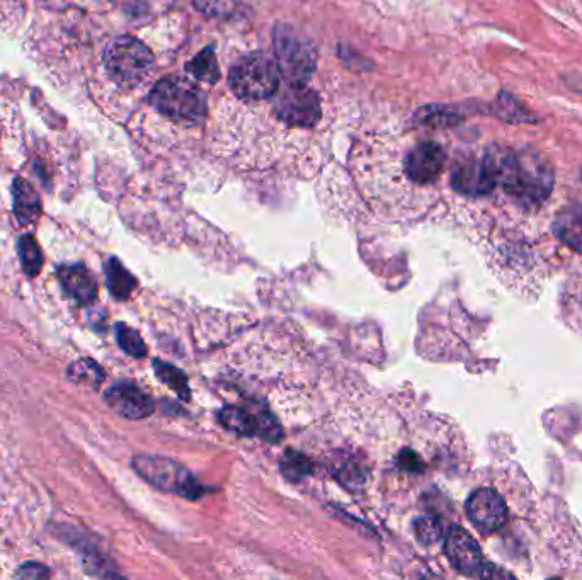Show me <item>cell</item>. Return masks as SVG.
Wrapping results in <instances>:
<instances>
[{
	"label": "cell",
	"instance_id": "obj_17",
	"mask_svg": "<svg viewBox=\"0 0 582 580\" xmlns=\"http://www.w3.org/2000/svg\"><path fill=\"white\" fill-rule=\"evenodd\" d=\"M106 276H108L109 291L116 300H126L137 288V279L133 278L132 274L128 273V269L115 257L109 259Z\"/></svg>",
	"mask_w": 582,
	"mask_h": 580
},
{
	"label": "cell",
	"instance_id": "obj_15",
	"mask_svg": "<svg viewBox=\"0 0 582 580\" xmlns=\"http://www.w3.org/2000/svg\"><path fill=\"white\" fill-rule=\"evenodd\" d=\"M492 114L499 120L511 123V125H528L537 123L538 118L521 103L518 97H514L511 92L501 91L497 94L496 103L492 106Z\"/></svg>",
	"mask_w": 582,
	"mask_h": 580
},
{
	"label": "cell",
	"instance_id": "obj_27",
	"mask_svg": "<svg viewBox=\"0 0 582 580\" xmlns=\"http://www.w3.org/2000/svg\"><path fill=\"white\" fill-rule=\"evenodd\" d=\"M196 6L200 7L201 11L208 12L210 16H220L223 18L225 14H232L235 9L234 0H196Z\"/></svg>",
	"mask_w": 582,
	"mask_h": 580
},
{
	"label": "cell",
	"instance_id": "obj_1",
	"mask_svg": "<svg viewBox=\"0 0 582 580\" xmlns=\"http://www.w3.org/2000/svg\"><path fill=\"white\" fill-rule=\"evenodd\" d=\"M496 186L526 208L542 205L554 188V169L542 154L531 148L492 145L484 152Z\"/></svg>",
	"mask_w": 582,
	"mask_h": 580
},
{
	"label": "cell",
	"instance_id": "obj_31",
	"mask_svg": "<svg viewBox=\"0 0 582 580\" xmlns=\"http://www.w3.org/2000/svg\"><path fill=\"white\" fill-rule=\"evenodd\" d=\"M581 176H582V172H581Z\"/></svg>",
	"mask_w": 582,
	"mask_h": 580
},
{
	"label": "cell",
	"instance_id": "obj_6",
	"mask_svg": "<svg viewBox=\"0 0 582 580\" xmlns=\"http://www.w3.org/2000/svg\"><path fill=\"white\" fill-rule=\"evenodd\" d=\"M132 467L145 482L162 492L186 499H198L203 494L198 480L183 465L166 456L138 455L133 458Z\"/></svg>",
	"mask_w": 582,
	"mask_h": 580
},
{
	"label": "cell",
	"instance_id": "obj_2",
	"mask_svg": "<svg viewBox=\"0 0 582 580\" xmlns=\"http://www.w3.org/2000/svg\"><path fill=\"white\" fill-rule=\"evenodd\" d=\"M150 103L159 113L181 125L205 120L208 103L200 86L183 77H166L150 92Z\"/></svg>",
	"mask_w": 582,
	"mask_h": 580
},
{
	"label": "cell",
	"instance_id": "obj_14",
	"mask_svg": "<svg viewBox=\"0 0 582 580\" xmlns=\"http://www.w3.org/2000/svg\"><path fill=\"white\" fill-rule=\"evenodd\" d=\"M14 196V215L21 225L28 227L40 218L41 201L36 189L23 177H18L12 184Z\"/></svg>",
	"mask_w": 582,
	"mask_h": 580
},
{
	"label": "cell",
	"instance_id": "obj_26",
	"mask_svg": "<svg viewBox=\"0 0 582 580\" xmlns=\"http://www.w3.org/2000/svg\"><path fill=\"white\" fill-rule=\"evenodd\" d=\"M116 337H118V344L126 354H130L132 358H143L147 354V347L142 337L137 330L128 327L125 324L116 325Z\"/></svg>",
	"mask_w": 582,
	"mask_h": 580
},
{
	"label": "cell",
	"instance_id": "obj_3",
	"mask_svg": "<svg viewBox=\"0 0 582 580\" xmlns=\"http://www.w3.org/2000/svg\"><path fill=\"white\" fill-rule=\"evenodd\" d=\"M280 69L273 57L256 52L240 58L229 74L230 89L246 101H263L273 97L280 87Z\"/></svg>",
	"mask_w": 582,
	"mask_h": 580
},
{
	"label": "cell",
	"instance_id": "obj_9",
	"mask_svg": "<svg viewBox=\"0 0 582 580\" xmlns=\"http://www.w3.org/2000/svg\"><path fill=\"white\" fill-rule=\"evenodd\" d=\"M278 120L293 126H314L320 118V101L307 86H288L276 101Z\"/></svg>",
	"mask_w": 582,
	"mask_h": 580
},
{
	"label": "cell",
	"instance_id": "obj_24",
	"mask_svg": "<svg viewBox=\"0 0 582 580\" xmlns=\"http://www.w3.org/2000/svg\"><path fill=\"white\" fill-rule=\"evenodd\" d=\"M154 370L159 376V380L169 385L179 397L189 399L188 378L183 371L177 370L176 366H172V364L162 363L159 359L154 361Z\"/></svg>",
	"mask_w": 582,
	"mask_h": 580
},
{
	"label": "cell",
	"instance_id": "obj_29",
	"mask_svg": "<svg viewBox=\"0 0 582 580\" xmlns=\"http://www.w3.org/2000/svg\"><path fill=\"white\" fill-rule=\"evenodd\" d=\"M399 458L400 467L407 470V472H419L424 468L423 461L419 460V456L414 451H402V455Z\"/></svg>",
	"mask_w": 582,
	"mask_h": 580
},
{
	"label": "cell",
	"instance_id": "obj_11",
	"mask_svg": "<svg viewBox=\"0 0 582 580\" xmlns=\"http://www.w3.org/2000/svg\"><path fill=\"white\" fill-rule=\"evenodd\" d=\"M446 152L441 145L434 142H423L412 148L407 154L404 169L412 182L416 184H431L441 176L445 169Z\"/></svg>",
	"mask_w": 582,
	"mask_h": 580
},
{
	"label": "cell",
	"instance_id": "obj_19",
	"mask_svg": "<svg viewBox=\"0 0 582 580\" xmlns=\"http://www.w3.org/2000/svg\"><path fill=\"white\" fill-rule=\"evenodd\" d=\"M419 123L424 126H431V128H446V126H457L465 120V114L458 108L453 106H428L423 108L417 114Z\"/></svg>",
	"mask_w": 582,
	"mask_h": 580
},
{
	"label": "cell",
	"instance_id": "obj_21",
	"mask_svg": "<svg viewBox=\"0 0 582 580\" xmlns=\"http://www.w3.org/2000/svg\"><path fill=\"white\" fill-rule=\"evenodd\" d=\"M70 381L82 387L96 388L103 383L104 373L101 366L92 359H79L69 366Z\"/></svg>",
	"mask_w": 582,
	"mask_h": 580
},
{
	"label": "cell",
	"instance_id": "obj_16",
	"mask_svg": "<svg viewBox=\"0 0 582 580\" xmlns=\"http://www.w3.org/2000/svg\"><path fill=\"white\" fill-rule=\"evenodd\" d=\"M555 234L576 249H582V203L569 205L555 220Z\"/></svg>",
	"mask_w": 582,
	"mask_h": 580
},
{
	"label": "cell",
	"instance_id": "obj_8",
	"mask_svg": "<svg viewBox=\"0 0 582 580\" xmlns=\"http://www.w3.org/2000/svg\"><path fill=\"white\" fill-rule=\"evenodd\" d=\"M445 555L458 574L467 577H492L484 552L474 536L462 526H451L445 535Z\"/></svg>",
	"mask_w": 582,
	"mask_h": 580
},
{
	"label": "cell",
	"instance_id": "obj_4",
	"mask_svg": "<svg viewBox=\"0 0 582 580\" xmlns=\"http://www.w3.org/2000/svg\"><path fill=\"white\" fill-rule=\"evenodd\" d=\"M276 63L288 86H307L317 65V52L312 41L290 26H276L273 33Z\"/></svg>",
	"mask_w": 582,
	"mask_h": 580
},
{
	"label": "cell",
	"instance_id": "obj_25",
	"mask_svg": "<svg viewBox=\"0 0 582 580\" xmlns=\"http://www.w3.org/2000/svg\"><path fill=\"white\" fill-rule=\"evenodd\" d=\"M414 533H416L417 540L421 545H436L445 536V526L440 518L424 516V518L414 521Z\"/></svg>",
	"mask_w": 582,
	"mask_h": 580
},
{
	"label": "cell",
	"instance_id": "obj_12",
	"mask_svg": "<svg viewBox=\"0 0 582 580\" xmlns=\"http://www.w3.org/2000/svg\"><path fill=\"white\" fill-rule=\"evenodd\" d=\"M104 400L118 416L132 419V421L145 419L154 412V402L149 395L128 381H121L109 388L104 395Z\"/></svg>",
	"mask_w": 582,
	"mask_h": 580
},
{
	"label": "cell",
	"instance_id": "obj_13",
	"mask_svg": "<svg viewBox=\"0 0 582 580\" xmlns=\"http://www.w3.org/2000/svg\"><path fill=\"white\" fill-rule=\"evenodd\" d=\"M58 278L62 283L63 290L67 291L70 298L82 305H89L94 302L97 295L96 278L92 276L89 269L84 266H63L58 271Z\"/></svg>",
	"mask_w": 582,
	"mask_h": 580
},
{
	"label": "cell",
	"instance_id": "obj_5",
	"mask_svg": "<svg viewBox=\"0 0 582 580\" xmlns=\"http://www.w3.org/2000/svg\"><path fill=\"white\" fill-rule=\"evenodd\" d=\"M104 65L111 80L121 87H135L147 79L154 67V55L142 41L120 36L104 50Z\"/></svg>",
	"mask_w": 582,
	"mask_h": 580
},
{
	"label": "cell",
	"instance_id": "obj_23",
	"mask_svg": "<svg viewBox=\"0 0 582 580\" xmlns=\"http://www.w3.org/2000/svg\"><path fill=\"white\" fill-rule=\"evenodd\" d=\"M281 472L288 480L300 482L312 473V461L298 451L288 450L281 458Z\"/></svg>",
	"mask_w": 582,
	"mask_h": 580
},
{
	"label": "cell",
	"instance_id": "obj_10",
	"mask_svg": "<svg viewBox=\"0 0 582 580\" xmlns=\"http://www.w3.org/2000/svg\"><path fill=\"white\" fill-rule=\"evenodd\" d=\"M451 186L467 196H485L497 188L484 155L458 160L451 171Z\"/></svg>",
	"mask_w": 582,
	"mask_h": 580
},
{
	"label": "cell",
	"instance_id": "obj_7",
	"mask_svg": "<svg viewBox=\"0 0 582 580\" xmlns=\"http://www.w3.org/2000/svg\"><path fill=\"white\" fill-rule=\"evenodd\" d=\"M467 518L480 535L492 536L501 533L516 521V511L506 495L491 485H484L468 495L465 504Z\"/></svg>",
	"mask_w": 582,
	"mask_h": 580
},
{
	"label": "cell",
	"instance_id": "obj_30",
	"mask_svg": "<svg viewBox=\"0 0 582 580\" xmlns=\"http://www.w3.org/2000/svg\"><path fill=\"white\" fill-rule=\"evenodd\" d=\"M18 575L21 577H28V579H40V577H48L50 572L43 567V565H36V563H28L19 569Z\"/></svg>",
	"mask_w": 582,
	"mask_h": 580
},
{
	"label": "cell",
	"instance_id": "obj_18",
	"mask_svg": "<svg viewBox=\"0 0 582 580\" xmlns=\"http://www.w3.org/2000/svg\"><path fill=\"white\" fill-rule=\"evenodd\" d=\"M218 421L225 429L240 434V436L257 434L256 417L251 416L247 410L240 409V407H234V405L223 407L218 412Z\"/></svg>",
	"mask_w": 582,
	"mask_h": 580
},
{
	"label": "cell",
	"instance_id": "obj_20",
	"mask_svg": "<svg viewBox=\"0 0 582 580\" xmlns=\"http://www.w3.org/2000/svg\"><path fill=\"white\" fill-rule=\"evenodd\" d=\"M186 70L194 79L208 84H215L220 79V67L213 46H208L203 52L198 53L191 62L186 63Z\"/></svg>",
	"mask_w": 582,
	"mask_h": 580
},
{
	"label": "cell",
	"instance_id": "obj_28",
	"mask_svg": "<svg viewBox=\"0 0 582 580\" xmlns=\"http://www.w3.org/2000/svg\"><path fill=\"white\" fill-rule=\"evenodd\" d=\"M337 478L346 485L360 484V468L356 467L351 461H346L344 465L339 467Z\"/></svg>",
	"mask_w": 582,
	"mask_h": 580
},
{
	"label": "cell",
	"instance_id": "obj_22",
	"mask_svg": "<svg viewBox=\"0 0 582 580\" xmlns=\"http://www.w3.org/2000/svg\"><path fill=\"white\" fill-rule=\"evenodd\" d=\"M18 252L24 273L28 274L29 278L38 276L41 266H43V254H41L40 245L36 242L35 237L24 235L23 239L19 240Z\"/></svg>",
	"mask_w": 582,
	"mask_h": 580
}]
</instances>
